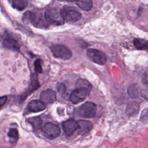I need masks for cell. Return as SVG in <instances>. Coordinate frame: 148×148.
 <instances>
[{
  "label": "cell",
  "instance_id": "6da1fadb",
  "mask_svg": "<svg viewBox=\"0 0 148 148\" xmlns=\"http://www.w3.org/2000/svg\"><path fill=\"white\" fill-rule=\"evenodd\" d=\"M45 18L47 23L53 25H61L64 24L61 11L57 8H50L45 12Z\"/></svg>",
  "mask_w": 148,
  "mask_h": 148
},
{
  "label": "cell",
  "instance_id": "7a4b0ae2",
  "mask_svg": "<svg viewBox=\"0 0 148 148\" xmlns=\"http://www.w3.org/2000/svg\"><path fill=\"white\" fill-rule=\"evenodd\" d=\"M53 56L60 59L67 60L72 56V53L69 49L63 45H54L50 47Z\"/></svg>",
  "mask_w": 148,
  "mask_h": 148
},
{
  "label": "cell",
  "instance_id": "3957f363",
  "mask_svg": "<svg viewBox=\"0 0 148 148\" xmlns=\"http://www.w3.org/2000/svg\"><path fill=\"white\" fill-rule=\"evenodd\" d=\"M91 89V88L88 87H77V88L72 92L69 97L70 101L74 104L82 102L89 95Z\"/></svg>",
  "mask_w": 148,
  "mask_h": 148
},
{
  "label": "cell",
  "instance_id": "277c9868",
  "mask_svg": "<svg viewBox=\"0 0 148 148\" xmlns=\"http://www.w3.org/2000/svg\"><path fill=\"white\" fill-rule=\"evenodd\" d=\"M96 110L97 107L94 103L86 102L78 108L77 113L82 117L91 118L95 116Z\"/></svg>",
  "mask_w": 148,
  "mask_h": 148
},
{
  "label": "cell",
  "instance_id": "5b68a950",
  "mask_svg": "<svg viewBox=\"0 0 148 148\" xmlns=\"http://www.w3.org/2000/svg\"><path fill=\"white\" fill-rule=\"evenodd\" d=\"M60 11L64 20L68 22H75L82 17V14L78 11L70 6H65Z\"/></svg>",
  "mask_w": 148,
  "mask_h": 148
},
{
  "label": "cell",
  "instance_id": "8992f818",
  "mask_svg": "<svg viewBox=\"0 0 148 148\" xmlns=\"http://www.w3.org/2000/svg\"><path fill=\"white\" fill-rule=\"evenodd\" d=\"M87 55L88 58L92 62L99 64L104 65L106 62V56L102 52L97 49H89L87 50Z\"/></svg>",
  "mask_w": 148,
  "mask_h": 148
},
{
  "label": "cell",
  "instance_id": "52a82bcc",
  "mask_svg": "<svg viewBox=\"0 0 148 148\" xmlns=\"http://www.w3.org/2000/svg\"><path fill=\"white\" fill-rule=\"evenodd\" d=\"M42 131L48 137L51 138H55L60 134V129L59 127L51 123H46L42 127Z\"/></svg>",
  "mask_w": 148,
  "mask_h": 148
},
{
  "label": "cell",
  "instance_id": "ba28073f",
  "mask_svg": "<svg viewBox=\"0 0 148 148\" xmlns=\"http://www.w3.org/2000/svg\"><path fill=\"white\" fill-rule=\"evenodd\" d=\"M62 128L65 133L70 136L79 128L77 122L73 119H69L62 123Z\"/></svg>",
  "mask_w": 148,
  "mask_h": 148
},
{
  "label": "cell",
  "instance_id": "9c48e42d",
  "mask_svg": "<svg viewBox=\"0 0 148 148\" xmlns=\"http://www.w3.org/2000/svg\"><path fill=\"white\" fill-rule=\"evenodd\" d=\"M40 99L45 104L53 103L56 99V92L51 89H46L41 92Z\"/></svg>",
  "mask_w": 148,
  "mask_h": 148
},
{
  "label": "cell",
  "instance_id": "30bf717a",
  "mask_svg": "<svg viewBox=\"0 0 148 148\" xmlns=\"http://www.w3.org/2000/svg\"><path fill=\"white\" fill-rule=\"evenodd\" d=\"M46 108V105L40 100H32L27 105V109L29 112H39Z\"/></svg>",
  "mask_w": 148,
  "mask_h": 148
},
{
  "label": "cell",
  "instance_id": "8fae6325",
  "mask_svg": "<svg viewBox=\"0 0 148 148\" xmlns=\"http://www.w3.org/2000/svg\"><path fill=\"white\" fill-rule=\"evenodd\" d=\"M2 45L5 48L8 49L15 51H18L20 49V45L18 42L11 38H5L2 42Z\"/></svg>",
  "mask_w": 148,
  "mask_h": 148
},
{
  "label": "cell",
  "instance_id": "7c38bea8",
  "mask_svg": "<svg viewBox=\"0 0 148 148\" xmlns=\"http://www.w3.org/2000/svg\"><path fill=\"white\" fill-rule=\"evenodd\" d=\"M79 128L78 133L79 134H84L89 131L92 127V124L90 121L86 120H79L77 122Z\"/></svg>",
  "mask_w": 148,
  "mask_h": 148
},
{
  "label": "cell",
  "instance_id": "4fadbf2b",
  "mask_svg": "<svg viewBox=\"0 0 148 148\" xmlns=\"http://www.w3.org/2000/svg\"><path fill=\"white\" fill-rule=\"evenodd\" d=\"M139 109V103L136 102H130L126 109V113L130 116L136 114L138 113Z\"/></svg>",
  "mask_w": 148,
  "mask_h": 148
},
{
  "label": "cell",
  "instance_id": "5bb4252c",
  "mask_svg": "<svg viewBox=\"0 0 148 148\" xmlns=\"http://www.w3.org/2000/svg\"><path fill=\"white\" fill-rule=\"evenodd\" d=\"M76 3L80 9L86 11L90 10L92 7V0H76Z\"/></svg>",
  "mask_w": 148,
  "mask_h": 148
},
{
  "label": "cell",
  "instance_id": "9a60e30c",
  "mask_svg": "<svg viewBox=\"0 0 148 148\" xmlns=\"http://www.w3.org/2000/svg\"><path fill=\"white\" fill-rule=\"evenodd\" d=\"M133 42L134 46L138 50H146L148 49V41L140 38H135Z\"/></svg>",
  "mask_w": 148,
  "mask_h": 148
},
{
  "label": "cell",
  "instance_id": "2e32d148",
  "mask_svg": "<svg viewBox=\"0 0 148 148\" xmlns=\"http://www.w3.org/2000/svg\"><path fill=\"white\" fill-rule=\"evenodd\" d=\"M28 5L27 0H13V7L20 11L24 10Z\"/></svg>",
  "mask_w": 148,
  "mask_h": 148
},
{
  "label": "cell",
  "instance_id": "e0dca14e",
  "mask_svg": "<svg viewBox=\"0 0 148 148\" xmlns=\"http://www.w3.org/2000/svg\"><path fill=\"white\" fill-rule=\"evenodd\" d=\"M36 18V15L32 12L27 11L26 12L23 16V20L25 23H31L32 24H34Z\"/></svg>",
  "mask_w": 148,
  "mask_h": 148
},
{
  "label": "cell",
  "instance_id": "ac0fdd59",
  "mask_svg": "<svg viewBox=\"0 0 148 148\" xmlns=\"http://www.w3.org/2000/svg\"><path fill=\"white\" fill-rule=\"evenodd\" d=\"M128 94L132 98H136L138 97V88L136 84H132L128 88Z\"/></svg>",
  "mask_w": 148,
  "mask_h": 148
},
{
  "label": "cell",
  "instance_id": "d6986e66",
  "mask_svg": "<svg viewBox=\"0 0 148 148\" xmlns=\"http://www.w3.org/2000/svg\"><path fill=\"white\" fill-rule=\"evenodd\" d=\"M28 121L32 125L35 129H39L41 128L42 120L39 117H33L28 119Z\"/></svg>",
  "mask_w": 148,
  "mask_h": 148
},
{
  "label": "cell",
  "instance_id": "ffe728a7",
  "mask_svg": "<svg viewBox=\"0 0 148 148\" xmlns=\"http://www.w3.org/2000/svg\"><path fill=\"white\" fill-rule=\"evenodd\" d=\"M8 135L10 139V142L12 143H16L18 139V131L16 128H10Z\"/></svg>",
  "mask_w": 148,
  "mask_h": 148
},
{
  "label": "cell",
  "instance_id": "44dd1931",
  "mask_svg": "<svg viewBox=\"0 0 148 148\" xmlns=\"http://www.w3.org/2000/svg\"><path fill=\"white\" fill-rule=\"evenodd\" d=\"M39 83L38 80V77L36 75H34L32 76V79H31V91H34L38 88L39 87Z\"/></svg>",
  "mask_w": 148,
  "mask_h": 148
},
{
  "label": "cell",
  "instance_id": "7402d4cb",
  "mask_svg": "<svg viewBox=\"0 0 148 148\" xmlns=\"http://www.w3.org/2000/svg\"><path fill=\"white\" fill-rule=\"evenodd\" d=\"M76 87H84L91 88L90 83L84 79H79L76 83Z\"/></svg>",
  "mask_w": 148,
  "mask_h": 148
},
{
  "label": "cell",
  "instance_id": "603a6c76",
  "mask_svg": "<svg viewBox=\"0 0 148 148\" xmlns=\"http://www.w3.org/2000/svg\"><path fill=\"white\" fill-rule=\"evenodd\" d=\"M34 67L35 71L38 73H42V68L41 65V60L40 59H37L34 62Z\"/></svg>",
  "mask_w": 148,
  "mask_h": 148
},
{
  "label": "cell",
  "instance_id": "cb8c5ba5",
  "mask_svg": "<svg viewBox=\"0 0 148 148\" xmlns=\"http://www.w3.org/2000/svg\"><path fill=\"white\" fill-rule=\"evenodd\" d=\"M140 120L142 121H148V108L144 109L141 114Z\"/></svg>",
  "mask_w": 148,
  "mask_h": 148
},
{
  "label": "cell",
  "instance_id": "d4e9b609",
  "mask_svg": "<svg viewBox=\"0 0 148 148\" xmlns=\"http://www.w3.org/2000/svg\"><path fill=\"white\" fill-rule=\"evenodd\" d=\"M6 101H7V97L6 96L0 97V109L6 103Z\"/></svg>",
  "mask_w": 148,
  "mask_h": 148
},
{
  "label": "cell",
  "instance_id": "484cf974",
  "mask_svg": "<svg viewBox=\"0 0 148 148\" xmlns=\"http://www.w3.org/2000/svg\"><path fill=\"white\" fill-rule=\"evenodd\" d=\"M65 86L63 84H60V86H59V87H58V91H60V92H64L65 91Z\"/></svg>",
  "mask_w": 148,
  "mask_h": 148
},
{
  "label": "cell",
  "instance_id": "4316f807",
  "mask_svg": "<svg viewBox=\"0 0 148 148\" xmlns=\"http://www.w3.org/2000/svg\"><path fill=\"white\" fill-rule=\"evenodd\" d=\"M143 82L146 84H148V72H147L145 75V77L143 78Z\"/></svg>",
  "mask_w": 148,
  "mask_h": 148
},
{
  "label": "cell",
  "instance_id": "83f0119b",
  "mask_svg": "<svg viewBox=\"0 0 148 148\" xmlns=\"http://www.w3.org/2000/svg\"><path fill=\"white\" fill-rule=\"evenodd\" d=\"M67 1H69V2H72V1H76V0H66Z\"/></svg>",
  "mask_w": 148,
  "mask_h": 148
}]
</instances>
